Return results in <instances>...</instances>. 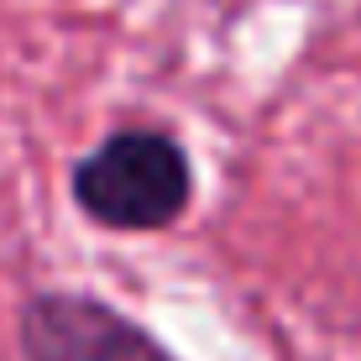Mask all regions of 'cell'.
Masks as SVG:
<instances>
[{
  "label": "cell",
  "instance_id": "6da1fadb",
  "mask_svg": "<svg viewBox=\"0 0 361 361\" xmlns=\"http://www.w3.org/2000/svg\"><path fill=\"white\" fill-rule=\"evenodd\" d=\"M73 204L99 231L152 235L189 215L194 204V163L183 142L163 126H121L68 173Z\"/></svg>",
  "mask_w": 361,
  "mask_h": 361
},
{
  "label": "cell",
  "instance_id": "7a4b0ae2",
  "mask_svg": "<svg viewBox=\"0 0 361 361\" xmlns=\"http://www.w3.org/2000/svg\"><path fill=\"white\" fill-rule=\"evenodd\" d=\"M21 361H178L142 319L90 293H32L16 319Z\"/></svg>",
  "mask_w": 361,
  "mask_h": 361
}]
</instances>
